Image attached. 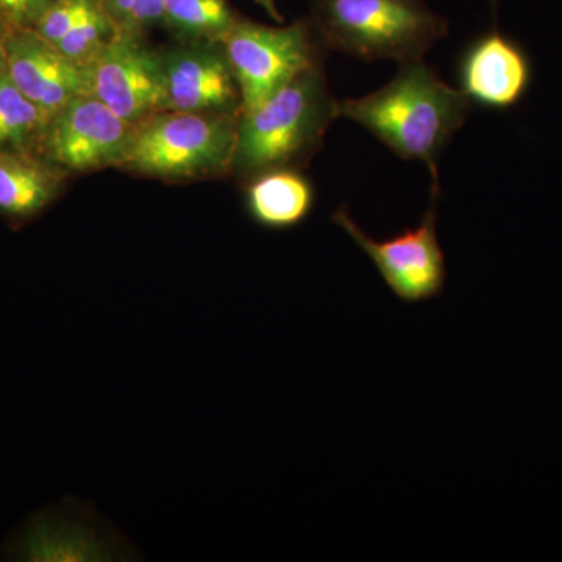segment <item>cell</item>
Returning a JSON list of instances; mask_svg holds the SVG:
<instances>
[{
	"label": "cell",
	"mask_w": 562,
	"mask_h": 562,
	"mask_svg": "<svg viewBox=\"0 0 562 562\" xmlns=\"http://www.w3.org/2000/svg\"><path fill=\"white\" fill-rule=\"evenodd\" d=\"M461 90L449 87L422 60L401 63L397 76L361 99L338 102V117L357 122L403 160H419L430 169L439 190L436 161L471 110Z\"/></svg>",
	"instance_id": "obj_1"
},
{
	"label": "cell",
	"mask_w": 562,
	"mask_h": 562,
	"mask_svg": "<svg viewBox=\"0 0 562 562\" xmlns=\"http://www.w3.org/2000/svg\"><path fill=\"white\" fill-rule=\"evenodd\" d=\"M338 117L322 66L305 70L257 109L239 114L232 171L244 177L290 169L321 146Z\"/></svg>",
	"instance_id": "obj_2"
},
{
	"label": "cell",
	"mask_w": 562,
	"mask_h": 562,
	"mask_svg": "<svg viewBox=\"0 0 562 562\" xmlns=\"http://www.w3.org/2000/svg\"><path fill=\"white\" fill-rule=\"evenodd\" d=\"M325 46L366 61L422 60L449 25L424 0H313Z\"/></svg>",
	"instance_id": "obj_3"
},
{
	"label": "cell",
	"mask_w": 562,
	"mask_h": 562,
	"mask_svg": "<svg viewBox=\"0 0 562 562\" xmlns=\"http://www.w3.org/2000/svg\"><path fill=\"white\" fill-rule=\"evenodd\" d=\"M236 114L162 110L138 122L120 168L162 180H190L232 171Z\"/></svg>",
	"instance_id": "obj_4"
},
{
	"label": "cell",
	"mask_w": 562,
	"mask_h": 562,
	"mask_svg": "<svg viewBox=\"0 0 562 562\" xmlns=\"http://www.w3.org/2000/svg\"><path fill=\"white\" fill-rule=\"evenodd\" d=\"M438 198L439 192L431 191L430 209L417 227L384 241L362 232L347 205L331 214V221L371 258L392 294L409 305L432 301L446 291L447 262L438 236Z\"/></svg>",
	"instance_id": "obj_5"
},
{
	"label": "cell",
	"mask_w": 562,
	"mask_h": 562,
	"mask_svg": "<svg viewBox=\"0 0 562 562\" xmlns=\"http://www.w3.org/2000/svg\"><path fill=\"white\" fill-rule=\"evenodd\" d=\"M241 91V113L257 109L305 70L319 66V52L303 21L268 27L239 20L222 43Z\"/></svg>",
	"instance_id": "obj_6"
},
{
	"label": "cell",
	"mask_w": 562,
	"mask_h": 562,
	"mask_svg": "<svg viewBox=\"0 0 562 562\" xmlns=\"http://www.w3.org/2000/svg\"><path fill=\"white\" fill-rule=\"evenodd\" d=\"M133 128L94 95H77L52 114L40 155L66 172L120 168Z\"/></svg>",
	"instance_id": "obj_7"
},
{
	"label": "cell",
	"mask_w": 562,
	"mask_h": 562,
	"mask_svg": "<svg viewBox=\"0 0 562 562\" xmlns=\"http://www.w3.org/2000/svg\"><path fill=\"white\" fill-rule=\"evenodd\" d=\"M85 76L88 94L133 125L165 110L161 52L151 50L143 35L117 32Z\"/></svg>",
	"instance_id": "obj_8"
},
{
	"label": "cell",
	"mask_w": 562,
	"mask_h": 562,
	"mask_svg": "<svg viewBox=\"0 0 562 562\" xmlns=\"http://www.w3.org/2000/svg\"><path fill=\"white\" fill-rule=\"evenodd\" d=\"M165 110L241 114L238 80L222 44L187 43L161 52Z\"/></svg>",
	"instance_id": "obj_9"
},
{
	"label": "cell",
	"mask_w": 562,
	"mask_h": 562,
	"mask_svg": "<svg viewBox=\"0 0 562 562\" xmlns=\"http://www.w3.org/2000/svg\"><path fill=\"white\" fill-rule=\"evenodd\" d=\"M461 91L491 110L516 109L535 80V65L522 44L491 31L473 41L460 61Z\"/></svg>",
	"instance_id": "obj_10"
},
{
	"label": "cell",
	"mask_w": 562,
	"mask_h": 562,
	"mask_svg": "<svg viewBox=\"0 0 562 562\" xmlns=\"http://www.w3.org/2000/svg\"><path fill=\"white\" fill-rule=\"evenodd\" d=\"M7 74L32 102L49 114L57 113L77 95L88 94L85 70L33 29L14 27L10 33Z\"/></svg>",
	"instance_id": "obj_11"
},
{
	"label": "cell",
	"mask_w": 562,
	"mask_h": 562,
	"mask_svg": "<svg viewBox=\"0 0 562 562\" xmlns=\"http://www.w3.org/2000/svg\"><path fill=\"white\" fill-rule=\"evenodd\" d=\"M66 171L38 154L0 151V214L27 221L57 201Z\"/></svg>",
	"instance_id": "obj_12"
},
{
	"label": "cell",
	"mask_w": 562,
	"mask_h": 562,
	"mask_svg": "<svg viewBox=\"0 0 562 562\" xmlns=\"http://www.w3.org/2000/svg\"><path fill=\"white\" fill-rule=\"evenodd\" d=\"M316 203L312 181L291 169L255 176L246 191L251 221L269 231H291L308 220Z\"/></svg>",
	"instance_id": "obj_13"
},
{
	"label": "cell",
	"mask_w": 562,
	"mask_h": 562,
	"mask_svg": "<svg viewBox=\"0 0 562 562\" xmlns=\"http://www.w3.org/2000/svg\"><path fill=\"white\" fill-rule=\"evenodd\" d=\"M50 117L14 85L7 70L0 76V151L40 155Z\"/></svg>",
	"instance_id": "obj_14"
},
{
	"label": "cell",
	"mask_w": 562,
	"mask_h": 562,
	"mask_svg": "<svg viewBox=\"0 0 562 562\" xmlns=\"http://www.w3.org/2000/svg\"><path fill=\"white\" fill-rule=\"evenodd\" d=\"M239 21L227 0H165L162 25L184 43L222 44Z\"/></svg>",
	"instance_id": "obj_15"
},
{
	"label": "cell",
	"mask_w": 562,
	"mask_h": 562,
	"mask_svg": "<svg viewBox=\"0 0 562 562\" xmlns=\"http://www.w3.org/2000/svg\"><path fill=\"white\" fill-rule=\"evenodd\" d=\"M116 35V27L99 5L87 20L81 21L55 46L70 61L76 63L79 68L85 70Z\"/></svg>",
	"instance_id": "obj_16"
},
{
	"label": "cell",
	"mask_w": 562,
	"mask_h": 562,
	"mask_svg": "<svg viewBox=\"0 0 562 562\" xmlns=\"http://www.w3.org/2000/svg\"><path fill=\"white\" fill-rule=\"evenodd\" d=\"M103 13L121 33L143 35L162 24L165 0H98Z\"/></svg>",
	"instance_id": "obj_17"
},
{
	"label": "cell",
	"mask_w": 562,
	"mask_h": 562,
	"mask_svg": "<svg viewBox=\"0 0 562 562\" xmlns=\"http://www.w3.org/2000/svg\"><path fill=\"white\" fill-rule=\"evenodd\" d=\"M98 7V0H55L29 29H33L49 43L57 44Z\"/></svg>",
	"instance_id": "obj_18"
},
{
	"label": "cell",
	"mask_w": 562,
	"mask_h": 562,
	"mask_svg": "<svg viewBox=\"0 0 562 562\" xmlns=\"http://www.w3.org/2000/svg\"><path fill=\"white\" fill-rule=\"evenodd\" d=\"M55 0H0V14L13 27H31Z\"/></svg>",
	"instance_id": "obj_19"
},
{
	"label": "cell",
	"mask_w": 562,
	"mask_h": 562,
	"mask_svg": "<svg viewBox=\"0 0 562 562\" xmlns=\"http://www.w3.org/2000/svg\"><path fill=\"white\" fill-rule=\"evenodd\" d=\"M13 29V25L0 14V76L7 70V41Z\"/></svg>",
	"instance_id": "obj_20"
},
{
	"label": "cell",
	"mask_w": 562,
	"mask_h": 562,
	"mask_svg": "<svg viewBox=\"0 0 562 562\" xmlns=\"http://www.w3.org/2000/svg\"><path fill=\"white\" fill-rule=\"evenodd\" d=\"M255 2H257L258 5L261 7V9H265L266 13H268L269 16L272 18V20H276L277 22L284 21L283 16H281L279 9H277L276 0H255Z\"/></svg>",
	"instance_id": "obj_21"
}]
</instances>
